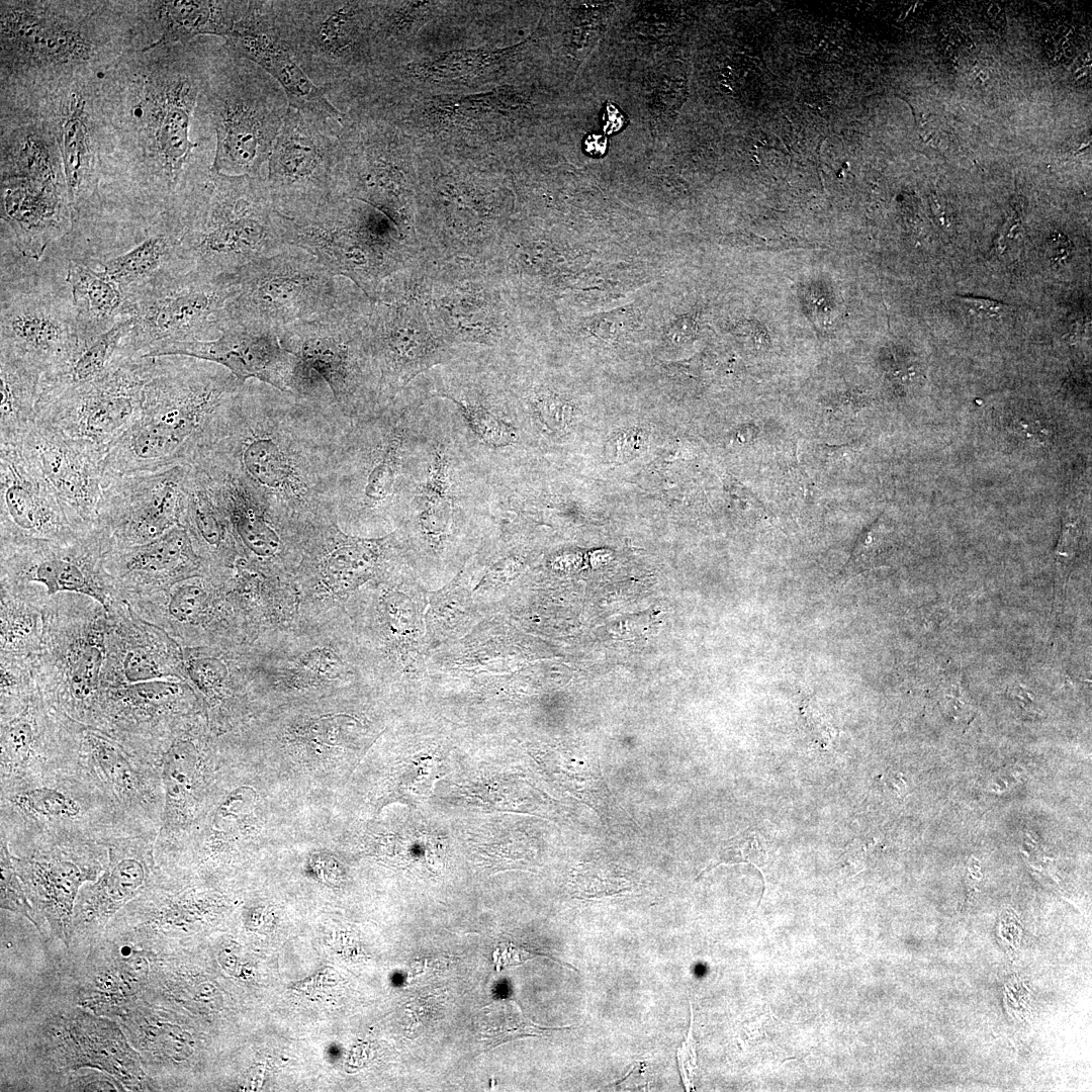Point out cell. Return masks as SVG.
<instances>
[{"label": "cell", "mask_w": 1092, "mask_h": 1092, "mask_svg": "<svg viewBox=\"0 0 1092 1092\" xmlns=\"http://www.w3.org/2000/svg\"><path fill=\"white\" fill-rule=\"evenodd\" d=\"M349 423L336 406L249 379L225 433L200 458L240 476L293 523L330 521L336 451Z\"/></svg>", "instance_id": "1"}, {"label": "cell", "mask_w": 1092, "mask_h": 1092, "mask_svg": "<svg viewBox=\"0 0 1092 1092\" xmlns=\"http://www.w3.org/2000/svg\"><path fill=\"white\" fill-rule=\"evenodd\" d=\"M140 411L107 449L105 473L192 465L225 433L244 386L223 366L189 356L153 357Z\"/></svg>", "instance_id": "2"}, {"label": "cell", "mask_w": 1092, "mask_h": 1092, "mask_svg": "<svg viewBox=\"0 0 1092 1092\" xmlns=\"http://www.w3.org/2000/svg\"><path fill=\"white\" fill-rule=\"evenodd\" d=\"M214 174L179 239L185 273L228 276L290 246L289 217L275 207L265 177Z\"/></svg>", "instance_id": "3"}, {"label": "cell", "mask_w": 1092, "mask_h": 1092, "mask_svg": "<svg viewBox=\"0 0 1092 1092\" xmlns=\"http://www.w3.org/2000/svg\"><path fill=\"white\" fill-rule=\"evenodd\" d=\"M31 273L1 250L0 350L22 357L42 374L62 364L79 345L76 312L66 280L69 260L50 248Z\"/></svg>", "instance_id": "4"}, {"label": "cell", "mask_w": 1092, "mask_h": 1092, "mask_svg": "<svg viewBox=\"0 0 1092 1092\" xmlns=\"http://www.w3.org/2000/svg\"><path fill=\"white\" fill-rule=\"evenodd\" d=\"M237 293L231 277L195 272L166 275L124 295L123 316L131 329L119 353L156 357L178 343L220 336L228 301Z\"/></svg>", "instance_id": "5"}, {"label": "cell", "mask_w": 1092, "mask_h": 1092, "mask_svg": "<svg viewBox=\"0 0 1092 1092\" xmlns=\"http://www.w3.org/2000/svg\"><path fill=\"white\" fill-rule=\"evenodd\" d=\"M229 276L237 293L228 301L224 314L277 332L334 309L348 295L340 276L292 245Z\"/></svg>", "instance_id": "6"}, {"label": "cell", "mask_w": 1092, "mask_h": 1092, "mask_svg": "<svg viewBox=\"0 0 1092 1092\" xmlns=\"http://www.w3.org/2000/svg\"><path fill=\"white\" fill-rule=\"evenodd\" d=\"M233 54V68L212 97L216 135L212 171L265 177L272 145L289 105L273 78L253 62Z\"/></svg>", "instance_id": "7"}, {"label": "cell", "mask_w": 1092, "mask_h": 1092, "mask_svg": "<svg viewBox=\"0 0 1092 1092\" xmlns=\"http://www.w3.org/2000/svg\"><path fill=\"white\" fill-rule=\"evenodd\" d=\"M353 304L348 293L334 309L277 332L283 348L324 381L350 422L371 408L379 393L367 330Z\"/></svg>", "instance_id": "8"}, {"label": "cell", "mask_w": 1092, "mask_h": 1092, "mask_svg": "<svg viewBox=\"0 0 1092 1092\" xmlns=\"http://www.w3.org/2000/svg\"><path fill=\"white\" fill-rule=\"evenodd\" d=\"M333 121L293 108L272 145L265 181L275 207L296 219L343 197V151Z\"/></svg>", "instance_id": "9"}, {"label": "cell", "mask_w": 1092, "mask_h": 1092, "mask_svg": "<svg viewBox=\"0 0 1092 1092\" xmlns=\"http://www.w3.org/2000/svg\"><path fill=\"white\" fill-rule=\"evenodd\" d=\"M153 357L118 356L100 379L39 396L36 422L63 435L108 449L136 417Z\"/></svg>", "instance_id": "10"}, {"label": "cell", "mask_w": 1092, "mask_h": 1092, "mask_svg": "<svg viewBox=\"0 0 1092 1092\" xmlns=\"http://www.w3.org/2000/svg\"><path fill=\"white\" fill-rule=\"evenodd\" d=\"M190 465L141 473H105L98 529L105 551L153 541L183 526Z\"/></svg>", "instance_id": "11"}, {"label": "cell", "mask_w": 1092, "mask_h": 1092, "mask_svg": "<svg viewBox=\"0 0 1092 1092\" xmlns=\"http://www.w3.org/2000/svg\"><path fill=\"white\" fill-rule=\"evenodd\" d=\"M104 552L98 528L65 543L1 546V587L20 592L35 583L49 598L79 595L109 611L122 599L104 567Z\"/></svg>", "instance_id": "12"}, {"label": "cell", "mask_w": 1092, "mask_h": 1092, "mask_svg": "<svg viewBox=\"0 0 1092 1092\" xmlns=\"http://www.w3.org/2000/svg\"><path fill=\"white\" fill-rule=\"evenodd\" d=\"M288 242L315 256L335 275L369 290L392 261L390 245L376 221L347 197L306 216L289 218Z\"/></svg>", "instance_id": "13"}, {"label": "cell", "mask_w": 1092, "mask_h": 1092, "mask_svg": "<svg viewBox=\"0 0 1092 1092\" xmlns=\"http://www.w3.org/2000/svg\"><path fill=\"white\" fill-rule=\"evenodd\" d=\"M0 524L1 546L65 543L92 531L71 520L20 442L0 445Z\"/></svg>", "instance_id": "14"}, {"label": "cell", "mask_w": 1092, "mask_h": 1092, "mask_svg": "<svg viewBox=\"0 0 1092 1092\" xmlns=\"http://www.w3.org/2000/svg\"><path fill=\"white\" fill-rule=\"evenodd\" d=\"M20 443L71 520L84 530L98 528L107 449L39 422Z\"/></svg>", "instance_id": "15"}, {"label": "cell", "mask_w": 1092, "mask_h": 1092, "mask_svg": "<svg viewBox=\"0 0 1092 1092\" xmlns=\"http://www.w3.org/2000/svg\"><path fill=\"white\" fill-rule=\"evenodd\" d=\"M174 355L210 361L223 366L243 382L256 379L293 393L298 359L283 348L277 331L231 318L224 312L218 338L173 344L156 357Z\"/></svg>", "instance_id": "16"}, {"label": "cell", "mask_w": 1092, "mask_h": 1092, "mask_svg": "<svg viewBox=\"0 0 1092 1092\" xmlns=\"http://www.w3.org/2000/svg\"><path fill=\"white\" fill-rule=\"evenodd\" d=\"M224 38L229 50L256 64L278 83L290 108L338 125L343 123L345 115L306 75L266 22L262 1H253L247 15Z\"/></svg>", "instance_id": "17"}, {"label": "cell", "mask_w": 1092, "mask_h": 1092, "mask_svg": "<svg viewBox=\"0 0 1092 1092\" xmlns=\"http://www.w3.org/2000/svg\"><path fill=\"white\" fill-rule=\"evenodd\" d=\"M108 615L103 686L177 676L179 651L164 629L140 617L125 600Z\"/></svg>", "instance_id": "18"}, {"label": "cell", "mask_w": 1092, "mask_h": 1092, "mask_svg": "<svg viewBox=\"0 0 1092 1092\" xmlns=\"http://www.w3.org/2000/svg\"><path fill=\"white\" fill-rule=\"evenodd\" d=\"M205 566L183 526L133 546L104 552V567L123 600L145 596L191 576Z\"/></svg>", "instance_id": "19"}, {"label": "cell", "mask_w": 1092, "mask_h": 1092, "mask_svg": "<svg viewBox=\"0 0 1092 1092\" xmlns=\"http://www.w3.org/2000/svg\"><path fill=\"white\" fill-rule=\"evenodd\" d=\"M64 192L59 180H5L2 213L14 233L13 246L39 261L68 230Z\"/></svg>", "instance_id": "20"}, {"label": "cell", "mask_w": 1092, "mask_h": 1092, "mask_svg": "<svg viewBox=\"0 0 1092 1092\" xmlns=\"http://www.w3.org/2000/svg\"><path fill=\"white\" fill-rule=\"evenodd\" d=\"M20 863L32 901L50 923L52 932L68 943L74 927L77 894L80 887L91 879L89 874L67 859Z\"/></svg>", "instance_id": "21"}, {"label": "cell", "mask_w": 1092, "mask_h": 1092, "mask_svg": "<svg viewBox=\"0 0 1092 1092\" xmlns=\"http://www.w3.org/2000/svg\"><path fill=\"white\" fill-rule=\"evenodd\" d=\"M145 860L133 853L110 854V861L101 877L82 890L74 927L82 930L101 928L126 902L139 894L149 876Z\"/></svg>", "instance_id": "22"}, {"label": "cell", "mask_w": 1092, "mask_h": 1092, "mask_svg": "<svg viewBox=\"0 0 1092 1092\" xmlns=\"http://www.w3.org/2000/svg\"><path fill=\"white\" fill-rule=\"evenodd\" d=\"M179 239L167 231L150 232L126 251L91 267L101 271L124 296L166 275L185 273L178 256Z\"/></svg>", "instance_id": "23"}, {"label": "cell", "mask_w": 1092, "mask_h": 1092, "mask_svg": "<svg viewBox=\"0 0 1092 1092\" xmlns=\"http://www.w3.org/2000/svg\"><path fill=\"white\" fill-rule=\"evenodd\" d=\"M77 1064L101 1068L131 1089L149 1087V1080L139 1065L135 1053L128 1049L118 1028L101 1020L79 1019L69 1027Z\"/></svg>", "instance_id": "24"}, {"label": "cell", "mask_w": 1092, "mask_h": 1092, "mask_svg": "<svg viewBox=\"0 0 1092 1092\" xmlns=\"http://www.w3.org/2000/svg\"><path fill=\"white\" fill-rule=\"evenodd\" d=\"M66 280L72 293L80 343L102 335L123 317L124 296L101 271L69 260Z\"/></svg>", "instance_id": "25"}, {"label": "cell", "mask_w": 1092, "mask_h": 1092, "mask_svg": "<svg viewBox=\"0 0 1092 1092\" xmlns=\"http://www.w3.org/2000/svg\"><path fill=\"white\" fill-rule=\"evenodd\" d=\"M41 375L26 359L0 350V445L21 442L35 425Z\"/></svg>", "instance_id": "26"}, {"label": "cell", "mask_w": 1092, "mask_h": 1092, "mask_svg": "<svg viewBox=\"0 0 1092 1092\" xmlns=\"http://www.w3.org/2000/svg\"><path fill=\"white\" fill-rule=\"evenodd\" d=\"M317 571L328 584L345 585L370 574L388 555V538L358 539L342 534L335 524L317 529Z\"/></svg>", "instance_id": "27"}, {"label": "cell", "mask_w": 1092, "mask_h": 1092, "mask_svg": "<svg viewBox=\"0 0 1092 1092\" xmlns=\"http://www.w3.org/2000/svg\"><path fill=\"white\" fill-rule=\"evenodd\" d=\"M131 321L123 316L110 330L78 347L61 366L41 375L39 396L55 394L102 378L115 362Z\"/></svg>", "instance_id": "28"}, {"label": "cell", "mask_w": 1092, "mask_h": 1092, "mask_svg": "<svg viewBox=\"0 0 1092 1092\" xmlns=\"http://www.w3.org/2000/svg\"><path fill=\"white\" fill-rule=\"evenodd\" d=\"M251 3L252 1L159 2L164 32L158 42L184 41L200 34L225 37L246 16Z\"/></svg>", "instance_id": "29"}, {"label": "cell", "mask_w": 1092, "mask_h": 1092, "mask_svg": "<svg viewBox=\"0 0 1092 1092\" xmlns=\"http://www.w3.org/2000/svg\"><path fill=\"white\" fill-rule=\"evenodd\" d=\"M197 554L206 561L210 558L224 559L230 545L232 527L230 521L210 493L199 473L190 465L187 496L183 519Z\"/></svg>", "instance_id": "30"}, {"label": "cell", "mask_w": 1092, "mask_h": 1092, "mask_svg": "<svg viewBox=\"0 0 1092 1092\" xmlns=\"http://www.w3.org/2000/svg\"><path fill=\"white\" fill-rule=\"evenodd\" d=\"M13 20L2 22V35L10 37L21 52L35 59L67 62L86 51V41L73 28L47 23L34 14L23 11ZM5 37V38H7Z\"/></svg>", "instance_id": "31"}, {"label": "cell", "mask_w": 1092, "mask_h": 1092, "mask_svg": "<svg viewBox=\"0 0 1092 1092\" xmlns=\"http://www.w3.org/2000/svg\"><path fill=\"white\" fill-rule=\"evenodd\" d=\"M416 500L423 532L432 545H441L454 507L450 463L442 447L434 451L428 478L419 486Z\"/></svg>", "instance_id": "32"}, {"label": "cell", "mask_w": 1092, "mask_h": 1092, "mask_svg": "<svg viewBox=\"0 0 1092 1092\" xmlns=\"http://www.w3.org/2000/svg\"><path fill=\"white\" fill-rule=\"evenodd\" d=\"M1 588V652L38 651L44 631L43 604Z\"/></svg>", "instance_id": "33"}, {"label": "cell", "mask_w": 1092, "mask_h": 1092, "mask_svg": "<svg viewBox=\"0 0 1092 1092\" xmlns=\"http://www.w3.org/2000/svg\"><path fill=\"white\" fill-rule=\"evenodd\" d=\"M62 152L68 199L74 210L87 200L91 191L89 172L88 134L83 103L77 102L71 109L62 129Z\"/></svg>", "instance_id": "34"}, {"label": "cell", "mask_w": 1092, "mask_h": 1092, "mask_svg": "<svg viewBox=\"0 0 1092 1092\" xmlns=\"http://www.w3.org/2000/svg\"><path fill=\"white\" fill-rule=\"evenodd\" d=\"M198 755L194 744L176 740L165 751L162 777L166 792L168 815L181 813L190 799L197 772Z\"/></svg>", "instance_id": "35"}, {"label": "cell", "mask_w": 1092, "mask_h": 1092, "mask_svg": "<svg viewBox=\"0 0 1092 1092\" xmlns=\"http://www.w3.org/2000/svg\"><path fill=\"white\" fill-rule=\"evenodd\" d=\"M112 702L142 716L157 715L183 694V686L169 678L106 685L101 692Z\"/></svg>", "instance_id": "36"}, {"label": "cell", "mask_w": 1092, "mask_h": 1092, "mask_svg": "<svg viewBox=\"0 0 1092 1092\" xmlns=\"http://www.w3.org/2000/svg\"><path fill=\"white\" fill-rule=\"evenodd\" d=\"M550 1029L528 1019L512 1000L486 1006L479 1019L480 1037L487 1046H495L514 1038L542 1035Z\"/></svg>", "instance_id": "37"}, {"label": "cell", "mask_w": 1092, "mask_h": 1092, "mask_svg": "<svg viewBox=\"0 0 1092 1092\" xmlns=\"http://www.w3.org/2000/svg\"><path fill=\"white\" fill-rule=\"evenodd\" d=\"M88 748L98 767L118 791L127 793L135 788L136 778L121 748L98 732L84 734Z\"/></svg>", "instance_id": "38"}, {"label": "cell", "mask_w": 1092, "mask_h": 1092, "mask_svg": "<svg viewBox=\"0 0 1092 1092\" xmlns=\"http://www.w3.org/2000/svg\"><path fill=\"white\" fill-rule=\"evenodd\" d=\"M10 801L26 813L48 818H73L81 810L73 798L47 787L19 792Z\"/></svg>", "instance_id": "39"}, {"label": "cell", "mask_w": 1092, "mask_h": 1092, "mask_svg": "<svg viewBox=\"0 0 1092 1092\" xmlns=\"http://www.w3.org/2000/svg\"><path fill=\"white\" fill-rule=\"evenodd\" d=\"M459 407L473 433L492 448L508 446L516 439L514 429L505 421L480 405L467 404L450 397Z\"/></svg>", "instance_id": "40"}, {"label": "cell", "mask_w": 1092, "mask_h": 1092, "mask_svg": "<svg viewBox=\"0 0 1092 1092\" xmlns=\"http://www.w3.org/2000/svg\"><path fill=\"white\" fill-rule=\"evenodd\" d=\"M35 744L36 725L28 709L2 725V753L11 763L28 760Z\"/></svg>", "instance_id": "41"}, {"label": "cell", "mask_w": 1092, "mask_h": 1092, "mask_svg": "<svg viewBox=\"0 0 1092 1092\" xmlns=\"http://www.w3.org/2000/svg\"><path fill=\"white\" fill-rule=\"evenodd\" d=\"M1 867V908L13 911L29 919L34 925L33 910L30 907L25 892L20 884L12 856L9 853L7 843L1 840L0 849Z\"/></svg>", "instance_id": "42"}, {"label": "cell", "mask_w": 1092, "mask_h": 1092, "mask_svg": "<svg viewBox=\"0 0 1092 1092\" xmlns=\"http://www.w3.org/2000/svg\"><path fill=\"white\" fill-rule=\"evenodd\" d=\"M1081 536V527L1077 521L1065 522L1062 527L1061 537L1056 548V605L1059 607L1065 598V586L1071 565L1075 559Z\"/></svg>", "instance_id": "43"}, {"label": "cell", "mask_w": 1092, "mask_h": 1092, "mask_svg": "<svg viewBox=\"0 0 1092 1092\" xmlns=\"http://www.w3.org/2000/svg\"><path fill=\"white\" fill-rule=\"evenodd\" d=\"M184 668L191 680L205 694L216 693L226 676L225 665L213 656L189 657Z\"/></svg>", "instance_id": "44"}, {"label": "cell", "mask_w": 1092, "mask_h": 1092, "mask_svg": "<svg viewBox=\"0 0 1092 1092\" xmlns=\"http://www.w3.org/2000/svg\"><path fill=\"white\" fill-rule=\"evenodd\" d=\"M645 445V436L639 430H627L613 437L607 444L606 457L611 461H627L637 456Z\"/></svg>", "instance_id": "45"}, {"label": "cell", "mask_w": 1092, "mask_h": 1092, "mask_svg": "<svg viewBox=\"0 0 1092 1092\" xmlns=\"http://www.w3.org/2000/svg\"><path fill=\"white\" fill-rule=\"evenodd\" d=\"M691 1023L685 1041L677 1049L676 1057L681 1080L687 1091L695 1090L694 1077L697 1070L696 1039L694 1037V1013L690 1003Z\"/></svg>", "instance_id": "46"}, {"label": "cell", "mask_w": 1092, "mask_h": 1092, "mask_svg": "<svg viewBox=\"0 0 1092 1092\" xmlns=\"http://www.w3.org/2000/svg\"><path fill=\"white\" fill-rule=\"evenodd\" d=\"M535 410L542 425L551 431L558 432L565 429L570 420L569 407L558 398L539 399Z\"/></svg>", "instance_id": "47"}, {"label": "cell", "mask_w": 1092, "mask_h": 1092, "mask_svg": "<svg viewBox=\"0 0 1092 1092\" xmlns=\"http://www.w3.org/2000/svg\"><path fill=\"white\" fill-rule=\"evenodd\" d=\"M959 300L964 306L983 318L1000 317L1009 309V306L1005 303L988 298L960 296Z\"/></svg>", "instance_id": "48"}, {"label": "cell", "mask_w": 1092, "mask_h": 1092, "mask_svg": "<svg viewBox=\"0 0 1092 1092\" xmlns=\"http://www.w3.org/2000/svg\"><path fill=\"white\" fill-rule=\"evenodd\" d=\"M1053 258L1056 262H1062L1068 258L1071 250L1070 241L1063 235L1056 233L1050 238Z\"/></svg>", "instance_id": "49"}, {"label": "cell", "mask_w": 1092, "mask_h": 1092, "mask_svg": "<svg viewBox=\"0 0 1092 1092\" xmlns=\"http://www.w3.org/2000/svg\"><path fill=\"white\" fill-rule=\"evenodd\" d=\"M623 124H624V116H623V114L619 111V109L616 106H614L612 104H608V106L606 108V114H605V131L608 134H611V133L619 130L623 126Z\"/></svg>", "instance_id": "50"}, {"label": "cell", "mask_w": 1092, "mask_h": 1092, "mask_svg": "<svg viewBox=\"0 0 1092 1092\" xmlns=\"http://www.w3.org/2000/svg\"><path fill=\"white\" fill-rule=\"evenodd\" d=\"M585 150L593 156L602 155L606 151V140L602 135H588L585 140Z\"/></svg>", "instance_id": "51"}]
</instances>
